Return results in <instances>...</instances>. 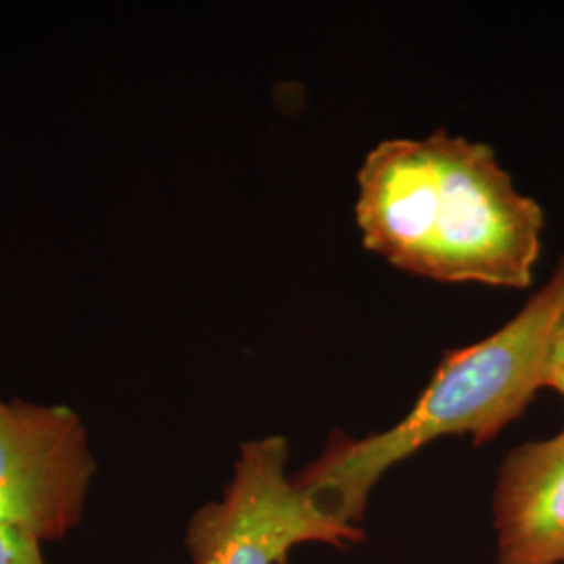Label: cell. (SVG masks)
<instances>
[{
    "instance_id": "obj_1",
    "label": "cell",
    "mask_w": 564,
    "mask_h": 564,
    "mask_svg": "<svg viewBox=\"0 0 564 564\" xmlns=\"http://www.w3.org/2000/svg\"><path fill=\"white\" fill-rule=\"evenodd\" d=\"M364 247L437 282L529 289L542 256L544 209L485 144L435 130L379 142L358 172Z\"/></svg>"
},
{
    "instance_id": "obj_3",
    "label": "cell",
    "mask_w": 564,
    "mask_h": 564,
    "mask_svg": "<svg viewBox=\"0 0 564 564\" xmlns=\"http://www.w3.org/2000/svg\"><path fill=\"white\" fill-rule=\"evenodd\" d=\"M289 444L272 435L242 444L220 502L186 529L193 564H286L305 542L356 544L362 533L286 475Z\"/></svg>"
},
{
    "instance_id": "obj_5",
    "label": "cell",
    "mask_w": 564,
    "mask_h": 564,
    "mask_svg": "<svg viewBox=\"0 0 564 564\" xmlns=\"http://www.w3.org/2000/svg\"><path fill=\"white\" fill-rule=\"evenodd\" d=\"M494 519L496 564H564V431L506 456Z\"/></svg>"
},
{
    "instance_id": "obj_4",
    "label": "cell",
    "mask_w": 564,
    "mask_h": 564,
    "mask_svg": "<svg viewBox=\"0 0 564 564\" xmlns=\"http://www.w3.org/2000/svg\"><path fill=\"white\" fill-rule=\"evenodd\" d=\"M95 470L69 405L0 400V521L41 542L63 540L80 524Z\"/></svg>"
},
{
    "instance_id": "obj_2",
    "label": "cell",
    "mask_w": 564,
    "mask_h": 564,
    "mask_svg": "<svg viewBox=\"0 0 564 564\" xmlns=\"http://www.w3.org/2000/svg\"><path fill=\"white\" fill-rule=\"evenodd\" d=\"M563 302L564 258L512 321L445 356L402 423L364 440L335 435L323 456L295 475V484L354 524L384 473L424 445L447 435H473L475 445L498 437L545 387Z\"/></svg>"
},
{
    "instance_id": "obj_7",
    "label": "cell",
    "mask_w": 564,
    "mask_h": 564,
    "mask_svg": "<svg viewBox=\"0 0 564 564\" xmlns=\"http://www.w3.org/2000/svg\"><path fill=\"white\" fill-rule=\"evenodd\" d=\"M545 387L564 395V302L552 333V343H550V356L545 366Z\"/></svg>"
},
{
    "instance_id": "obj_6",
    "label": "cell",
    "mask_w": 564,
    "mask_h": 564,
    "mask_svg": "<svg viewBox=\"0 0 564 564\" xmlns=\"http://www.w3.org/2000/svg\"><path fill=\"white\" fill-rule=\"evenodd\" d=\"M0 564H46L41 540L15 524L0 521Z\"/></svg>"
}]
</instances>
